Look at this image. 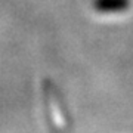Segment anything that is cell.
I'll list each match as a JSON object with an SVG mask.
<instances>
[{
  "mask_svg": "<svg viewBox=\"0 0 133 133\" xmlns=\"http://www.w3.org/2000/svg\"><path fill=\"white\" fill-rule=\"evenodd\" d=\"M129 0H93V8L101 14H117L129 8Z\"/></svg>",
  "mask_w": 133,
  "mask_h": 133,
  "instance_id": "1",
  "label": "cell"
}]
</instances>
